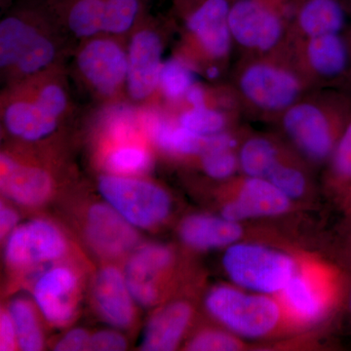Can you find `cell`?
I'll list each match as a JSON object with an SVG mask.
<instances>
[{
  "label": "cell",
  "instance_id": "1",
  "mask_svg": "<svg viewBox=\"0 0 351 351\" xmlns=\"http://www.w3.org/2000/svg\"><path fill=\"white\" fill-rule=\"evenodd\" d=\"M228 86L245 117L271 124L313 90L287 50L239 58Z\"/></svg>",
  "mask_w": 351,
  "mask_h": 351
},
{
  "label": "cell",
  "instance_id": "2",
  "mask_svg": "<svg viewBox=\"0 0 351 351\" xmlns=\"http://www.w3.org/2000/svg\"><path fill=\"white\" fill-rule=\"evenodd\" d=\"M351 119V91L313 89L272 122L277 135L309 165L327 163Z\"/></svg>",
  "mask_w": 351,
  "mask_h": 351
},
{
  "label": "cell",
  "instance_id": "3",
  "mask_svg": "<svg viewBox=\"0 0 351 351\" xmlns=\"http://www.w3.org/2000/svg\"><path fill=\"white\" fill-rule=\"evenodd\" d=\"M294 0H232L228 25L239 58L272 54L289 43Z\"/></svg>",
  "mask_w": 351,
  "mask_h": 351
},
{
  "label": "cell",
  "instance_id": "4",
  "mask_svg": "<svg viewBox=\"0 0 351 351\" xmlns=\"http://www.w3.org/2000/svg\"><path fill=\"white\" fill-rule=\"evenodd\" d=\"M232 0H195L186 18V49L184 58L193 69L211 78L225 73L234 50L228 25Z\"/></svg>",
  "mask_w": 351,
  "mask_h": 351
},
{
  "label": "cell",
  "instance_id": "5",
  "mask_svg": "<svg viewBox=\"0 0 351 351\" xmlns=\"http://www.w3.org/2000/svg\"><path fill=\"white\" fill-rule=\"evenodd\" d=\"M223 265L235 285L249 292L270 295H279L298 271L294 258L288 254L239 241L226 247Z\"/></svg>",
  "mask_w": 351,
  "mask_h": 351
},
{
  "label": "cell",
  "instance_id": "6",
  "mask_svg": "<svg viewBox=\"0 0 351 351\" xmlns=\"http://www.w3.org/2000/svg\"><path fill=\"white\" fill-rule=\"evenodd\" d=\"M205 306L215 319L242 338L267 336L278 326L282 315V306L271 295L247 293L230 286L210 291Z\"/></svg>",
  "mask_w": 351,
  "mask_h": 351
},
{
  "label": "cell",
  "instance_id": "7",
  "mask_svg": "<svg viewBox=\"0 0 351 351\" xmlns=\"http://www.w3.org/2000/svg\"><path fill=\"white\" fill-rule=\"evenodd\" d=\"M287 50L313 89L351 91V56L346 32L292 41Z\"/></svg>",
  "mask_w": 351,
  "mask_h": 351
},
{
  "label": "cell",
  "instance_id": "8",
  "mask_svg": "<svg viewBox=\"0 0 351 351\" xmlns=\"http://www.w3.org/2000/svg\"><path fill=\"white\" fill-rule=\"evenodd\" d=\"M99 191L113 209L138 228H152L169 216L170 196L152 182L121 175L103 176Z\"/></svg>",
  "mask_w": 351,
  "mask_h": 351
},
{
  "label": "cell",
  "instance_id": "9",
  "mask_svg": "<svg viewBox=\"0 0 351 351\" xmlns=\"http://www.w3.org/2000/svg\"><path fill=\"white\" fill-rule=\"evenodd\" d=\"M55 48L36 27L20 17H7L0 24V64L24 75L39 73L52 63Z\"/></svg>",
  "mask_w": 351,
  "mask_h": 351
},
{
  "label": "cell",
  "instance_id": "10",
  "mask_svg": "<svg viewBox=\"0 0 351 351\" xmlns=\"http://www.w3.org/2000/svg\"><path fill=\"white\" fill-rule=\"evenodd\" d=\"M66 241L49 221L36 219L16 228L5 246L6 262L14 267H25L63 257Z\"/></svg>",
  "mask_w": 351,
  "mask_h": 351
},
{
  "label": "cell",
  "instance_id": "11",
  "mask_svg": "<svg viewBox=\"0 0 351 351\" xmlns=\"http://www.w3.org/2000/svg\"><path fill=\"white\" fill-rule=\"evenodd\" d=\"M77 66L83 77L104 96L117 93L127 82V54L110 39L88 43L78 54Z\"/></svg>",
  "mask_w": 351,
  "mask_h": 351
},
{
  "label": "cell",
  "instance_id": "12",
  "mask_svg": "<svg viewBox=\"0 0 351 351\" xmlns=\"http://www.w3.org/2000/svg\"><path fill=\"white\" fill-rule=\"evenodd\" d=\"M235 195L221 209V216L242 223L246 219L279 216L289 211L291 200L263 178L244 176L235 186Z\"/></svg>",
  "mask_w": 351,
  "mask_h": 351
},
{
  "label": "cell",
  "instance_id": "13",
  "mask_svg": "<svg viewBox=\"0 0 351 351\" xmlns=\"http://www.w3.org/2000/svg\"><path fill=\"white\" fill-rule=\"evenodd\" d=\"M348 24L346 0H294L291 8L289 43L346 32Z\"/></svg>",
  "mask_w": 351,
  "mask_h": 351
},
{
  "label": "cell",
  "instance_id": "14",
  "mask_svg": "<svg viewBox=\"0 0 351 351\" xmlns=\"http://www.w3.org/2000/svg\"><path fill=\"white\" fill-rule=\"evenodd\" d=\"M126 85L134 100L149 98L158 87L162 69V43L151 29H142L129 44Z\"/></svg>",
  "mask_w": 351,
  "mask_h": 351
},
{
  "label": "cell",
  "instance_id": "15",
  "mask_svg": "<svg viewBox=\"0 0 351 351\" xmlns=\"http://www.w3.org/2000/svg\"><path fill=\"white\" fill-rule=\"evenodd\" d=\"M86 235L92 248L106 257L123 255L138 241L134 226L110 204L101 203L88 212Z\"/></svg>",
  "mask_w": 351,
  "mask_h": 351
},
{
  "label": "cell",
  "instance_id": "16",
  "mask_svg": "<svg viewBox=\"0 0 351 351\" xmlns=\"http://www.w3.org/2000/svg\"><path fill=\"white\" fill-rule=\"evenodd\" d=\"M77 278L66 267L44 272L34 288V298L45 319L55 326H64L75 314V294Z\"/></svg>",
  "mask_w": 351,
  "mask_h": 351
},
{
  "label": "cell",
  "instance_id": "17",
  "mask_svg": "<svg viewBox=\"0 0 351 351\" xmlns=\"http://www.w3.org/2000/svg\"><path fill=\"white\" fill-rule=\"evenodd\" d=\"M173 255L162 245H147L138 249L125 267V280L134 301L152 306L158 299L157 276L169 267Z\"/></svg>",
  "mask_w": 351,
  "mask_h": 351
},
{
  "label": "cell",
  "instance_id": "18",
  "mask_svg": "<svg viewBox=\"0 0 351 351\" xmlns=\"http://www.w3.org/2000/svg\"><path fill=\"white\" fill-rule=\"evenodd\" d=\"M1 191L6 197L23 206L43 204L50 197L52 180L40 168L19 165L1 156Z\"/></svg>",
  "mask_w": 351,
  "mask_h": 351
},
{
  "label": "cell",
  "instance_id": "19",
  "mask_svg": "<svg viewBox=\"0 0 351 351\" xmlns=\"http://www.w3.org/2000/svg\"><path fill=\"white\" fill-rule=\"evenodd\" d=\"M94 300L99 313L112 326L126 328L134 318L133 298L125 276L115 267H105L94 282Z\"/></svg>",
  "mask_w": 351,
  "mask_h": 351
},
{
  "label": "cell",
  "instance_id": "20",
  "mask_svg": "<svg viewBox=\"0 0 351 351\" xmlns=\"http://www.w3.org/2000/svg\"><path fill=\"white\" fill-rule=\"evenodd\" d=\"M182 241L198 250L223 248L237 243L243 235L240 223L210 215H193L180 226Z\"/></svg>",
  "mask_w": 351,
  "mask_h": 351
},
{
  "label": "cell",
  "instance_id": "21",
  "mask_svg": "<svg viewBox=\"0 0 351 351\" xmlns=\"http://www.w3.org/2000/svg\"><path fill=\"white\" fill-rule=\"evenodd\" d=\"M193 309L189 304L176 302L154 314L145 327L141 350H174L191 322Z\"/></svg>",
  "mask_w": 351,
  "mask_h": 351
},
{
  "label": "cell",
  "instance_id": "22",
  "mask_svg": "<svg viewBox=\"0 0 351 351\" xmlns=\"http://www.w3.org/2000/svg\"><path fill=\"white\" fill-rule=\"evenodd\" d=\"M279 295L281 306L299 322H315L327 309L324 291L313 277L304 272H295Z\"/></svg>",
  "mask_w": 351,
  "mask_h": 351
},
{
  "label": "cell",
  "instance_id": "23",
  "mask_svg": "<svg viewBox=\"0 0 351 351\" xmlns=\"http://www.w3.org/2000/svg\"><path fill=\"white\" fill-rule=\"evenodd\" d=\"M7 130L25 141L41 140L55 131L58 119L43 110L36 101H16L4 112Z\"/></svg>",
  "mask_w": 351,
  "mask_h": 351
},
{
  "label": "cell",
  "instance_id": "24",
  "mask_svg": "<svg viewBox=\"0 0 351 351\" xmlns=\"http://www.w3.org/2000/svg\"><path fill=\"white\" fill-rule=\"evenodd\" d=\"M241 112L237 108L213 107L209 101L199 106H188L180 113L177 123L200 136H216L228 133L234 126Z\"/></svg>",
  "mask_w": 351,
  "mask_h": 351
},
{
  "label": "cell",
  "instance_id": "25",
  "mask_svg": "<svg viewBox=\"0 0 351 351\" xmlns=\"http://www.w3.org/2000/svg\"><path fill=\"white\" fill-rule=\"evenodd\" d=\"M327 164L328 182L351 215V119Z\"/></svg>",
  "mask_w": 351,
  "mask_h": 351
},
{
  "label": "cell",
  "instance_id": "26",
  "mask_svg": "<svg viewBox=\"0 0 351 351\" xmlns=\"http://www.w3.org/2000/svg\"><path fill=\"white\" fill-rule=\"evenodd\" d=\"M108 0H69L66 22L80 38H90L104 32Z\"/></svg>",
  "mask_w": 351,
  "mask_h": 351
},
{
  "label": "cell",
  "instance_id": "27",
  "mask_svg": "<svg viewBox=\"0 0 351 351\" xmlns=\"http://www.w3.org/2000/svg\"><path fill=\"white\" fill-rule=\"evenodd\" d=\"M17 332L18 346L24 351H38L43 348V335L34 307L25 299H16L8 306Z\"/></svg>",
  "mask_w": 351,
  "mask_h": 351
},
{
  "label": "cell",
  "instance_id": "28",
  "mask_svg": "<svg viewBox=\"0 0 351 351\" xmlns=\"http://www.w3.org/2000/svg\"><path fill=\"white\" fill-rule=\"evenodd\" d=\"M195 84V69L184 58H172L162 64L158 87L166 98L172 101L184 100Z\"/></svg>",
  "mask_w": 351,
  "mask_h": 351
},
{
  "label": "cell",
  "instance_id": "29",
  "mask_svg": "<svg viewBox=\"0 0 351 351\" xmlns=\"http://www.w3.org/2000/svg\"><path fill=\"white\" fill-rule=\"evenodd\" d=\"M239 138L232 144L215 147L201 156V165L207 176L215 180H228L239 171Z\"/></svg>",
  "mask_w": 351,
  "mask_h": 351
},
{
  "label": "cell",
  "instance_id": "30",
  "mask_svg": "<svg viewBox=\"0 0 351 351\" xmlns=\"http://www.w3.org/2000/svg\"><path fill=\"white\" fill-rule=\"evenodd\" d=\"M152 164L149 152L136 145H124L108 154V169L115 175H134L145 172Z\"/></svg>",
  "mask_w": 351,
  "mask_h": 351
},
{
  "label": "cell",
  "instance_id": "31",
  "mask_svg": "<svg viewBox=\"0 0 351 351\" xmlns=\"http://www.w3.org/2000/svg\"><path fill=\"white\" fill-rule=\"evenodd\" d=\"M141 0H108L104 19V32L122 34L137 21Z\"/></svg>",
  "mask_w": 351,
  "mask_h": 351
},
{
  "label": "cell",
  "instance_id": "32",
  "mask_svg": "<svg viewBox=\"0 0 351 351\" xmlns=\"http://www.w3.org/2000/svg\"><path fill=\"white\" fill-rule=\"evenodd\" d=\"M239 336L232 332L208 330L196 335L189 341L186 350L191 351H235L241 350Z\"/></svg>",
  "mask_w": 351,
  "mask_h": 351
},
{
  "label": "cell",
  "instance_id": "33",
  "mask_svg": "<svg viewBox=\"0 0 351 351\" xmlns=\"http://www.w3.org/2000/svg\"><path fill=\"white\" fill-rule=\"evenodd\" d=\"M34 101L52 117L59 119L68 106L66 92L57 84H47L39 90Z\"/></svg>",
  "mask_w": 351,
  "mask_h": 351
},
{
  "label": "cell",
  "instance_id": "34",
  "mask_svg": "<svg viewBox=\"0 0 351 351\" xmlns=\"http://www.w3.org/2000/svg\"><path fill=\"white\" fill-rule=\"evenodd\" d=\"M126 348L125 339L117 332H98L90 339L89 350L120 351Z\"/></svg>",
  "mask_w": 351,
  "mask_h": 351
},
{
  "label": "cell",
  "instance_id": "35",
  "mask_svg": "<svg viewBox=\"0 0 351 351\" xmlns=\"http://www.w3.org/2000/svg\"><path fill=\"white\" fill-rule=\"evenodd\" d=\"M90 339L91 337L85 330L80 329V328L73 329L58 341L54 350L59 351L89 350Z\"/></svg>",
  "mask_w": 351,
  "mask_h": 351
},
{
  "label": "cell",
  "instance_id": "36",
  "mask_svg": "<svg viewBox=\"0 0 351 351\" xmlns=\"http://www.w3.org/2000/svg\"><path fill=\"white\" fill-rule=\"evenodd\" d=\"M18 346L17 332L8 311L0 315V350L11 351Z\"/></svg>",
  "mask_w": 351,
  "mask_h": 351
},
{
  "label": "cell",
  "instance_id": "37",
  "mask_svg": "<svg viewBox=\"0 0 351 351\" xmlns=\"http://www.w3.org/2000/svg\"><path fill=\"white\" fill-rule=\"evenodd\" d=\"M18 215L12 208L1 204L0 207V232L1 237L10 234L16 228L18 223Z\"/></svg>",
  "mask_w": 351,
  "mask_h": 351
},
{
  "label": "cell",
  "instance_id": "38",
  "mask_svg": "<svg viewBox=\"0 0 351 351\" xmlns=\"http://www.w3.org/2000/svg\"><path fill=\"white\" fill-rule=\"evenodd\" d=\"M346 5H348V16H350V24H348V31H346V36H348V44H350L351 56V0H346Z\"/></svg>",
  "mask_w": 351,
  "mask_h": 351
},
{
  "label": "cell",
  "instance_id": "39",
  "mask_svg": "<svg viewBox=\"0 0 351 351\" xmlns=\"http://www.w3.org/2000/svg\"><path fill=\"white\" fill-rule=\"evenodd\" d=\"M348 309H350V313L351 316V289L350 291V297H348Z\"/></svg>",
  "mask_w": 351,
  "mask_h": 351
},
{
  "label": "cell",
  "instance_id": "40",
  "mask_svg": "<svg viewBox=\"0 0 351 351\" xmlns=\"http://www.w3.org/2000/svg\"><path fill=\"white\" fill-rule=\"evenodd\" d=\"M350 255H351V251H350Z\"/></svg>",
  "mask_w": 351,
  "mask_h": 351
}]
</instances>
